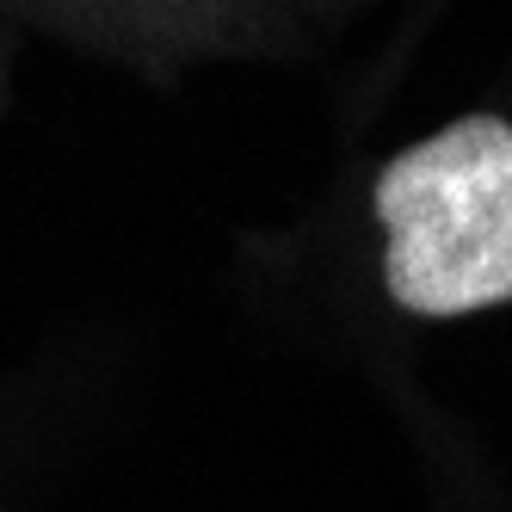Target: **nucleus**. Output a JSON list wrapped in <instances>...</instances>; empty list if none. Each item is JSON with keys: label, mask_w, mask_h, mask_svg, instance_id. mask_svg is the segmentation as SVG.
Masks as SVG:
<instances>
[{"label": "nucleus", "mask_w": 512, "mask_h": 512, "mask_svg": "<svg viewBox=\"0 0 512 512\" xmlns=\"http://www.w3.org/2000/svg\"><path fill=\"white\" fill-rule=\"evenodd\" d=\"M383 278L426 321L512 303V124L457 118L377 179Z\"/></svg>", "instance_id": "obj_1"}]
</instances>
